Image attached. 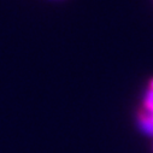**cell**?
<instances>
[{
    "label": "cell",
    "mask_w": 153,
    "mask_h": 153,
    "mask_svg": "<svg viewBox=\"0 0 153 153\" xmlns=\"http://www.w3.org/2000/svg\"><path fill=\"white\" fill-rule=\"evenodd\" d=\"M145 106L148 111H152L153 112V89H149L148 93H147V97H146V102H145Z\"/></svg>",
    "instance_id": "6da1fadb"
},
{
    "label": "cell",
    "mask_w": 153,
    "mask_h": 153,
    "mask_svg": "<svg viewBox=\"0 0 153 153\" xmlns=\"http://www.w3.org/2000/svg\"><path fill=\"white\" fill-rule=\"evenodd\" d=\"M149 86H151V89H153V79L151 80V83H149Z\"/></svg>",
    "instance_id": "7a4b0ae2"
}]
</instances>
